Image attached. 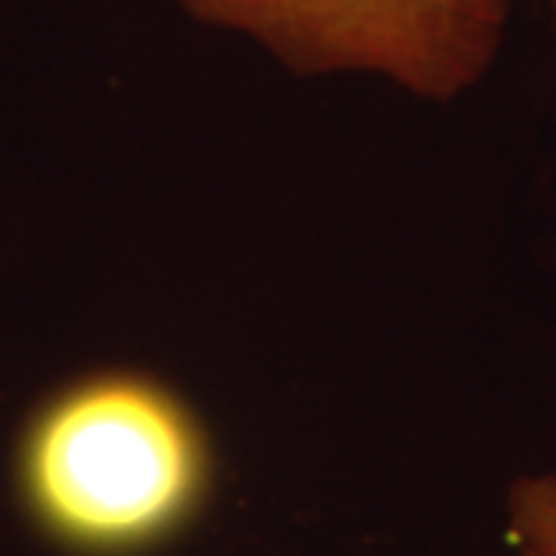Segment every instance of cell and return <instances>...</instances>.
Segmentation results:
<instances>
[{
    "label": "cell",
    "mask_w": 556,
    "mask_h": 556,
    "mask_svg": "<svg viewBox=\"0 0 556 556\" xmlns=\"http://www.w3.org/2000/svg\"><path fill=\"white\" fill-rule=\"evenodd\" d=\"M517 556H551V554H538V551H517Z\"/></svg>",
    "instance_id": "4"
},
{
    "label": "cell",
    "mask_w": 556,
    "mask_h": 556,
    "mask_svg": "<svg viewBox=\"0 0 556 556\" xmlns=\"http://www.w3.org/2000/svg\"><path fill=\"white\" fill-rule=\"evenodd\" d=\"M504 529L517 551L556 556V470L526 473L504 497Z\"/></svg>",
    "instance_id": "3"
},
{
    "label": "cell",
    "mask_w": 556,
    "mask_h": 556,
    "mask_svg": "<svg viewBox=\"0 0 556 556\" xmlns=\"http://www.w3.org/2000/svg\"><path fill=\"white\" fill-rule=\"evenodd\" d=\"M300 78H378L452 102L492 72L514 0H177Z\"/></svg>",
    "instance_id": "2"
},
{
    "label": "cell",
    "mask_w": 556,
    "mask_h": 556,
    "mask_svg": "<svg viewBox=\"0 0 556 556\" xmlns=\"http://www.w3.org/2000/svg\"><path fill=\"white\" fill-rule=\"evenodd\" d=\"M214 492V445L192 405L142 371H97L38 408L16 448V495L72 556H139L186 532Z\"/></svg>",
    "instance_id": "1"
},
{
    "label": "cell",
    "mask_w": 556,
    "mask_h": 556,
    "mask_svg": "<svg viewBox=\"0 0 556 556\" xmlns=\"http://www.w3.org/2000/svg\"><path fill=\"white\" fill-rule=\"evenodd\" d=\"M551 7H554V13H556V0H551Z\"/></svg>",
    "instance_id": "5"
}]
</instances>
